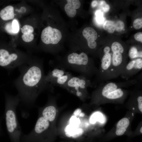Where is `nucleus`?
Instances as JSON below:
<instances>
[{"label": "nucleus", "mask_w": 142, "mask_h": 142, "mask_svg": "<svg viewBox=\"0 0 142 142\" xmlns=\"http://www.w3.org/2000/svg\"><path fill=\"white\" fill-rule=\"evenodd\" d=\"M19 76L14 81L20 102L26 106L33 107L36 100L42 92L52 91L54 86L44 80L43 64L36 62L24 64L19 67Z\"/></svg>", "instance_id": "nucleus-1"}, {"label": "nucleus", "mask_w": 142, "mask_h": 142, "mask_svg": "<svg viewBox=\"0 0 142 142\" xmlns=\"http://www.w3.org/2000/svg\"><path fill=\"white\" fill-rule=\"evenodd\" d=\"M58 65L59 67L74 71L89 79L96 75L98 71L94 62L84 52L72 53Z\"/></svg>", "instance_id": "nucleus-2"}, {"label": "nucleus", "mask_w": 142, "mask_h": 142, "mask_svg": "<svg viewBox=\"0 0 142 142\" xmlns=\"http://www.w3.org/2000/svg\"><path fill=\"white\" fill-rule=\"evenodd\" d=\"M20 102L17 95L7 96L5 111L6 125L11 142H21L23 134L17 118L16 110Z\"/></svg>", "instance_id": "nucleus-3"}, {"label": "nucleus", "mask_w": 142, "mask_h": 142, "mask_svg": "<svg viewBox=\"0 0 142 142\" xmlns=\"http://www.w3.org/2000/svg\"><path fill=\"white\" fill-rule=\"evenodd\" d=\"M50 123L42 117L38 118L34 127L28 134L22 135L21 142H53L54 139L49 130Z\"/></svg>", "instance_id": "nucleus-4"}, {"label": "nucleus", "mask_w": 142, "mask_h": 142, "mask_svg": "<svg viewBox=\"0 0 142 142\" xmlns=\"http://www.w3.org/2000/svg\"><path fill=\"white\" fill-rule=\"evenodd\" d=\"M137 79H129L126 81L114 82L108 80L98 84L93 92L92 103L99 104L102 100L109 93L119 88H128L137 84Z\"/></svg>", "instance_id": "nucleus-5"}, {"label": "nucleus", "mask_w": 142, "mask_h": 142, "mask_svg": "<svg viewBox=\"0 0 142 142\" xmlns=\"http://www.w3.org/2000/svg\"><path fill=\"white\" fill-rule=\"evenodd\" d=\"M112 63L110 71V79L120 76L127 63L125 55V49L120 43L114 42L111 45Z\"/></svg>", "instance_id": "nucleus-6"}, {"label": "nucleus", "mask_w": 142, "mask_h": 142, "mask_svg": "<svg viewBox=\"0 0 142 142\" xmlns=\"http://www.w3.org/2000/svg\"><path fill=\"white\" fill-rule=\"evenodd\" d=\"M92 84L89 79L80 75L77 77L73 76L62 88L84 100L88 95L87 88Z\"/></svg>", "instance_id": "nucleus-7"}, {"label": "nucleus", "mask_w": 142, "mask_h": 142, "mask_svg": "<svg viewBox=\"0 0 142 142\" xmlns=\"http://www.w3.org/2000/svg\"><path fill=\"white\" fill-rule=\"evenodd\" d=\"M18 59V55L16 53H10L5 49H0V66L8 67L12 69L19 67L25 64Z\"/></svg>", "instance_id": "nucleus-8"}, {"label": "nucleus", "mask_w": 142, "mask_h": 142, "mask_svg": "<svg viewBox=\"0 0 142 142\" xmlns=\"http://www.w3.org/2000/svg\"><path fill=\"white\" fill-rule=\"evenodd\" d=\"M62 38V34L60 31L50 26L44 28L42 31L41 36L42 40L46 44H56Z\"/></svg>", "instance_id": "nucleus-9"}, {"label": "nucleus", "mask_w": 142, "mask_h": 142, "mask_svg": "<svg viewBox=\"0 0 142 142\" xmlns=\"http://www.w3.org/2000/svg\"><path fill=\"white\" fill-rule=\"evenodd\" d=\"M142 69V59L138 58L128 62L120 75L126 80L138 73Z\"/></svg>", "instance_id": "nucleus-10"}, {"label": "nucleus", "mask_w": 142, "mask_h": 142, "mask_svg": "<svg viewBox=\"0 0 142 142\" xmlns=\"http://www.w3.org/2000/svg\"><path fill=\"white\" fill-rule=\"evenodd\" d=\"M82 33L87 40L88 46L89 50H95L97 45L95 40L98 37L97 34L95 30L91 27H87L83 29Z\"/></svg>", "instance_id": "nucleus-11"}, {"label": "nucleus", "mask_w": 142, "mask_h": 142, "mask_svg": "<svg viewBox=\"0 0 142 142\" xmlns=\"http://www.w3.org/2000/svg\"><path fill=\"white\" fill-rule=\"evenodd\" d=\"M50 101L48 104L42 109L39 115L50 123L55 119L57 110L55 107L52 103V102Z\"/></svg>", "instance_id": "nucleus-12"}, {"label": "nucleus", "mask_w": 142, "mask_h": 142, "mask_svg": "<svg viewBox=\"0 0 142 142\" xmlns=\"http://www.w3.org/2000/svg\"><path fill=\"white\" fill-rule=\"evenodd\" d=\"M103 29L110 33H112L115 31L120 32L124 29L125 25L124 22L121 20L116 21L111 20L106 21L103 23Z\"/></svg>", "instance_id": "nucleus-13"}, {"label": "nucleus", "mask_w": 142, "mask_h": 142, "mask_svg": "<svg viewBox=\"0 0 142 142\" xmlns=\"http://www.w3.org/2000/svg\"><path fill=\"white\" fill-rule=\"evenodd\" d=\"M67 3L64 6V9L69 17H74L77 13L76 9L80 7L81 3L78 0H67Z\"/></svg>", "instance_id": "nucleus-14"}, {"label": "nucleus", "mask_w": 142, "mask_h": 142, "mask_svg": "<svg viewBox=\"0 0 142 142\" xmlns=\"http://www.w3.org/2000/svg\"><path fill=\"white\" fill-rule=\"evenodd\" d=\"M66 72L65 69L63 68L59 67L55 68L49 71L46 75H45V80L47 83L51 84L53 82L64 75Z\"/></svg>", "instance_id": "nucleus-15"}, {"label": "nucleus", "mask_w": 142, "mask_h": 142, "mask_svg": "<svg viewBox=\"0 0 142 142\" xmlns=\"http://www.w3.org/2000/svg\"><path fill=\"white\" fill-rule=\"evenodd\" d=\"M130 119L126 117H124L120 120L116 125L115 135L119 136L123 135L126 131L130 124Z\"/></svg>", "instance_id": "nucleus-16"}, {"label": "nucleus", "mask_w": 142, "mask_h": 142, "mask_svg": "<svg viewBox=\"0 0 142 142\" xmlns=\"http://www.w3.org/2000/svg\"><path fill=\"white\" fill-rule=\"evenodd\" d=\"M13 7L8 6L2 9L0 12V16L3 20L7 21L13 19L14 17Z\"/></svg>", "instance_id": "nucleus-17"}, {"label": "nucleus", "mask_w": 142, "mask_h": 142, "mask_svg": "<svg viewBox=\"0 0 142 142\" xmlns=\"http://www.w3.org/2000/svg\"><path fill=\"white\" fill-rule=\"evenodd\" d=\"M73 76L70 73L66 72L64 75L53 82L51 84L53 86H57L62 88Z\"/></svg>", "instance_id": "nucleus-18"}, {"label": "nucleus", "mask_w": 142, "mask_h": 142, "mask_svg": "<svg viewBox=\"0 0 142 142\" xmlns=\"http://www.w3.org/2000/svg\"><path fill=\"white\" fill-rule=\"evenodd\" d=\"M142 50L138 51L137 48L135 47H131L129 50L128 55L131 59L142 58Z\"/></svg>", "instance_id": "nucleus-19"}, {"label": "nucleus", "mask_w": 142, "mask_h": 142, "mask_svg": "<svg viewBox=\"0 0 142 142\" xmlns=\"http://www.w3.org/2000/svg\"><path fill=\"white\" fill-rule=\"evenodd\" d=\"M99 6L101 9L104 12H108L110 9L109 6L104 0L99 1Z\"/></svg>", "instance_id": "nucleus-20"}, {"label": "nucleus", "mask_w": 142, "mask_h": 142, "mask_svg": "<svg viewBox=\"0 0 142 142\" xmlns=\"http://www.w3.org/2000/svg\"><path fill=\"white\" fill-rule=\"evenodd\" d=\"M22 37L23 41L28 42L33 40L34 36L32 33H25L22 35Z\"/></svg>", "instance_id": "nucleus-21"}, {"label": "nucleus", "mask_w": 142, "mask_h": 142, "mask_svg": "<svg viewBox=\"0 0 142 142\" xmlns=\"http://www.w3.org/2000/svg\"><path fill=\"white\" fill-rule=\"evenodd\" d=\"M12 31L14 34L17 33L19 30V26L17 21L14 19L12 23Z\"/></svg>", "instance_id": "nucleus-22"}, {"label": "nucleus", "mask_w": 142, "mask_h": 142, "mask_svg": "<svg viewBox=\"0 0 142 142\" xmlns=\"http://www.w3.org/2000/svg\"><path fill=\"white\" fill-rule=\"evenodd\" d=\"M34 31L33 27L29 25H25L22 28L21 32L23 34L25 33H32Z\"/></svg>", "instance_id": "nucleus-23"}, {"label": "nucleus", "mask_w": 142, "mask_h": 142, "mask_svg": "<svg viewBox=\"0 0 142 142\" xmlns=\"http://www.w3.org/2000/svg\"><path fill=\"white\" fill-rule=\"evenodd\" d=\"M134 28L136 29H139L142 27V18H137L135 19L133 24Z\"/></svg>", "instance_id": "nucleus-24"}, {"label": "nucleus", "mask_w": 142, "mask_h": 142, "mask_svg": "<svg viewBox=\"0 0 142 142\" xmlns=\"http://www.w3.org/2000/svg\"><path fill=\"white\" fill-rule=\"evenodd\" d=\"M96 15L98 22L99 23H103L104 21V18L103 17V12L101 11H98L96 12Z\"/></svg>", "instance_id": "nucleus-25"}, {"label": "nucleus", "mask_w": 142, "mask_h": 142, "mask_svg": "<svg viewBox=\"0 0 142 142\" xmlns=\"http://www.w3.org/2000/svg\"><path fill=\"white\" fill-rule=\"evenodd\" d=\"M138 103L137 106L141 113H142V91L139 94L137 98Z\"/></svg>", "instance_id": "nucleus-26"}, {"label": "nucleus", "mask_w": 142, "mask_h": 142, "mask_svg": "<svg viewBox=\"0 0 142 142\" xmlns=\"http://www.w3.org/2000/svg\"><path fill=\"white\" fill-rule=\"evenodd\" d=\"M12 22L7 23L5 25V28L6 31L8 33L13 34L12 31Z\"/></svg>", "instance_id": "nucleus-27"}, {"label": "nucleus", "mask_w": 142, "mask_h": 142, "mask_svg": "<svg viewBox=\"0 0 142 142\" xmlns=\"http://www.w3.org/2000/svg\"><path fill=\"white\" fill-rule=\"evenodd\" d=\"M134 37L135 39L137 41L142 43V33L139 32L135 33Z\"/></svg>", "instance_id": "nucleus-28"}, {"label": "nucleus", "mask_w": 142, "mask_h": 142, "mask_svg": "<svg viewBox=\"0 0 142 142\" xmlns=\"http://www.w3.org/2000/svg\"><path fill=\"white\" fill-rule=\"evenodd\" d=\"M98 1L97 0L93 1L91 4L92 6L93 7H96L98 4Z\"/></svg>", "instance_id": "nucleus-29"}, {"label": "nucleus", "mask_w": 142, "mask_h": 142, "mask_svg": "<svg viewBox=\"0 0 142 142\" xmlns=\"http://www.w3.org/2000/svg\"><path fill=\"white\" fill-rule=\"evenodd\" d=\"M142 126L140 128V133L141 134H142Z\"/></svg>", "instance_id": "nucleus-30"}]
</instances>
